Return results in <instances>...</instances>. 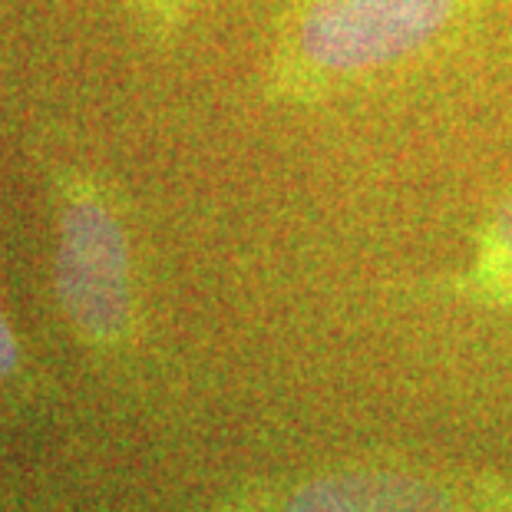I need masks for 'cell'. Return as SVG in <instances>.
Masks as SVG:
<instances>
[{"mask_svg": "<svg viewBox=\"0 0 512 512\" xmlns=\"http://www.w3.org/2000/svg\"><path fill=\"white\" fill-rule=\"evenodd\" d=\"M57 298L67 321L93 344L129 331V242L113 202L90 179L67 182L57 235Z\"/></svg>", "mask_w": 512, "mask_h": 512, "instance_id": "cell-2", "label": "cell"}, {"mask_svg": "<svg viewBox=\"0 0 512 512\" xmlns=\"http://www.w3.org/2000/svg\"><path fill=\"white\" fill-rule=\"evenodd\" d=\"M136 7L152 34L159 40H172L189 17L192 0H136Z\"/></svg>", "mask_w": 512, "mask_h": 512, "instance_id": "cell-5", "label": "cell"}, {"mask_svg": "<svg viewBox=\"0 0 512 512\" xmlns=\"http://www.w3.org/2000/svg\"><path fill=\"white\" fill-rule=\"evenodd\" d=\"M463 0H291L275 47L278 96L311 100L433 47Z\"/></svg>", "mask_w": 512, "mask_h": 512, "instance_id": "cell-1", "label": "cell"}, {"mask_svg": "<svg viewBox=\"0 0 512 512\" xmlns=\"http://www.w3.org/2000/svg\"><path fill=\"white\" fill-rule=\"evenodd\" d=\"M285 512H453V506L413 476L354 470L314 479L291 496Z\"/></svg>", "mask_w": 512, "mask_h": 512, "instance_id": "cell-3", "label": "cell"}, {"mask_svg": "<svg viewBox=\"0 0 512 512\" xmlns=\"http://www.w3.org/2000/svg\"><path fill=\"white\" fill-rule=\"evenodd\" d=\"M14 367H17V341L4 318V311H0V380H7L14 374Z\"/></svg>", "mask_w": 512, "mask_h": 512, "instance_id": "cell-6", "label": "cell"}, {"mask_svg": "<svg viewBox=\"0 0 512 512\" xmlns=\"http://www.w3.org/2000/svg\"><path fill=\"white\" fill-rule=\"evenodd\" d=\"M473 285L512 298V195L493 212L486 232L479 235Z\"/></svg>", "mask_w": 512, "mask_h": 512, "instance_id": "cell-4", "label": "cell"}]
</instances>
